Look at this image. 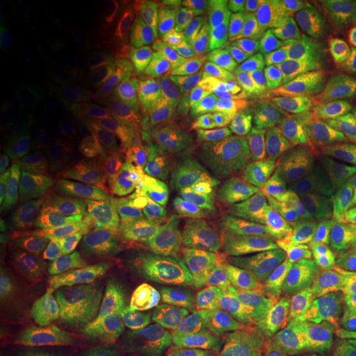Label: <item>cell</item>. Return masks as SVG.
I'll use <instances>...</instances> for the list:
<instances>
[{
  "instance_id": "1",
  "label": "cell",
  "mask_w": 356,
  "mask_h": 356,
  "mask_svg": "<svg viewBox=\"0 0 356 356\" xmlns=\"http://www.w3.org/2000/svg\"><path fill=\"white\" fill-rule=\"evenodd\" d=\"M149 266L202 325L222 311L269 305L281 289L269 271L243 261L222 245L182 254H153Z\"/></svg>"
},
{
  "instance_id": "2",
  "label": "cell",
  "mask_w": 356,
  "mask_h": 356,
  "mask_svg": "<svg viewBox=\"0 0 356 356\" xmlns=\"http://www.w3.org/2000/svg\"><path fill=\"white\" fill-rule=\"evenodd\" d=\"M44 289L64 327L99 329L119 317L127 301L123 269L95 252L54 257L44 269Z\"/></svg>"
},
{
  "instance_id": "3",
  "label": "cell",
  "mask_w": 356,
  "mask_h": 356,
  "mask_svg": "<svg viewBox=\"0 0 356 356\" xmlns=\"http://www.w3.org/2000/svg\"><path fill=\"white\" fill-rule=\"evenodd\" d=\"M204 327L240 356H315L339 350L321 325L271 305L222 311Z\"/></svg>"
},
{
  "instance_id": "4",
  "label": "cell",
  "mask_w": 356,
  "mask_h": 356,
  "mask_svg": "<svg viewBox=\"0 0 356 356\" xmlns=\"http://www.w3.org/2000/svg\"><path fill=\"white\" fill-rule=\"evenodd\" d=\"M143 129L151 140L163 184L184 198H198L214 177V154L208 139L191 121L178 115L153 111Z\"/></svg>"
},
{
  "instance_id": "5",
  "label": "cell",
  "mask_w": 356,
  "mask_h": 356,
  "mask_svg": "<svg viewBox=\"0 0 356 356\" xmlns=\"http://www.w3.org/2000/svg\"><path fill=\"white\" fill-rule=\"evenodd\" d=\"M301 56L309 99L343 72L356 44V4L346 0L309 2L299 10Z\"/></svg>"
},
{
  "instance_id": "6",
  "label": "cell",
  "mask_w": 356,
  "mask_h": 356,
  "mask_svg": "<svg viewBox=\"0 0 356 356\" xmlns=\"http://www.w3.org/2000/svg\"><path fill=\"white\" fill-rule=\"evenodd\" d=\"M344 210L343 186L273 212L264 228L266 250L281 264H299L337 226Z\"/></svg>"
},
{
  "instance_id": "7",
  "label": "cell",
  "mask_w": 356,
  "mask_h": 356,
  "mask_svg": "<svg viewBox=\"0 0 356 356\" xmlns=\"http://www.w3.org/2000/svg\"><path fill=\"white\" fill-rule=\"evenodd\" d=\"M346 210L337 226L281 281L280 295L293 305H303L334 285L343 267L356 254V175L344 180Z\"/></svg>"
},
{
  "instance_id": "8",
  "label": "cell",
  "mask_w": 356,
  "mask_h": 356,
  "mask_svg": "<svg viewBox=\"0 0 356 356\" xmlns=\"http://www.w3.org/2000/svg\"><path fill=\"white\" fill-rule=\"evenodd\" d=\"M140 218L166 254H182L224 243L214 220L198 204L168 188L147 192L140 200Z\"/></svg>"
},
{
  "instance_id": "9",
  "label": "cell",
  "mask_w": 356,
  "mask_h": 356,
  "mask_svg": "<svg viewBox=\"0 0 356 356\" xmlns=\"http://www.w3.org/2000/svg\"><path fill=\"white\" fill-rule=\"evenodd\" d=\"M343 186V172L334 163L317 153L287 151L273 156L264 168L259 178V202L273 214L311 196Z\"/></svg>"
},
{
  "instance_id": "10",
  "label": "cell",
  "mask_w": 356,
  "mask_h": 356,
  "mask_svg": "<svg viewBox=\"0 0 356 356\" xmlns=\"http://www.w3.org/2000/svg\"><path fill=\"white\" fill-rule=\"evenodd\" d=\"M259 198L255 168L242 159H232L214 172L206 191L194 202L214 220L224 242L242 236Z\"/></svg>"
},
{
  "instance_id": "11",
  "label": "cell",
  "mask_w": 356,
  "mask_h": 356,
  "mask_svg": "<svg viewBox=\"0 0 356 356\" xmlns=\"http://www.w3.org/2000/svg\"><path fill=\"white\" fill-rule=\"evenodd\" d=\"M46 135L42 107L30 89L14 81H0V143L6 153L26 159L38 151Z\"/></svg>"
},
{
  "instance_id": "12",
  "label": "cell",
  "mask_w": 356,
  "mask_h": 356,
  "mask_svg": "<svg viewBox=\"0 0 356 356\" xmlns=\"http://www.w3.org/2000/svg\"><path fill=\"white\" fill-rule=\"evenodd\" d=\"M212 102L218 121L229 139L242 149H259L269 143V119L252 93L229 81H212Z\"/></svg>"
},
{
  "instance_id": "13",
  "label": "cell",
  "mask_w": 356,
  "mask_h": 356,
  "mask_svg": "<svg viewBox=\"0 0 356 356\" xmlns=\"http://www.w3.org/2000/svg\"><path fill=\"white\" fill-rule=\"evenodd\" d=\"M65 198L83 210L103 208L113 196V180L103 159L91 149H67L58 166Z\"/></svg>"
},
{
  "instance_id": "14",
  "label": "cell",
  "mask_w": 356,
  "mask_h": 356,
  "mask_svg": "<svg viewBox=\"0 0 356 356\" xmlns=\"http://www.w3.org/2000/svg\"><path fill=\"white\" fill-rule=\"evenodd\" d=\"M111 149L125 177L143 194L163 188V177L145 129L133 121H121L111 135Z\"/></svg>"
},
{
  "instance_id": "15",
  "label": "cell",
  "mask_w": 356,
  "mask_h": 356,
  "mask_svg": "<svg viewBox=\"0 0 356 356\" xmlns=\"http://www.w3.org/2000/svg\"><path fill=\"white\" fill-rule=\"evenodd\" d=\"M299 309L317 318L341 350L356 356V299L332 285Z\"/></svg>"
},
{
  "instance_id": "16",
  "label": "cell",
  "mask_w": 356,
  "mask_h": 356,
  "mask_svg": "<svg viewBox=\"0 0 356 356\" xmlns=\"http://www.w3.org/2000/svg\"><path fill=\"white\" fill-rule=\"evenodd\" d=\"M0 356H50L46 325L22 299H16L2 318Z\"/></svg>"
},
{
  "instance_id": "17",
  "label": "cell",
  "mask_w": 356,
  "mask_h": 356,
  "mask_svg": "<svg viewBox=\"0 0 356 356\" xmlns=\"http://www.w3.org/2000/svg\"><path fill=\"white\" fill-rule=\"evenodd\" d=\"M172 297L175 293L168 283L151 269L133 318V337L137 343L154 344L165 334L172 317Z\"/></svg>"
},
{
  "instance_id": "18",
  "label": "cell",
  "mask_w": 356,
  "mask_h": 356,
  "mask_svg": "<svg viewBox=\"0 0 356 356\" xmlns=\"http://www.w3.org/2000/svg\"><path fill=\"white\" fill-rule=\"evenodd\" d=\"M86 32L83 16L72 2H60L51 8L50 16L40 36V46L46 58L58 60L72 56Z\"/></svg>"
},
{
  "instance_id": "19",
  "label": "cell",
  "mask_w": 356,
  "mask_h": 356,
  "mask_svg": "<svg viewBox=\"0 0 356 356\" xmlns=\"http://www.w3.org/2000/svg\"><path fill=\"white\" fill-rule=\"evenodd\" d=\"M133 36H135V42L140 51L145 54V58L156 70H161L178 89L188 91V93L194 91V83H192L191 76L186 74V70L180 64L177 51L172 50L170 42L156 26L151 22H135Z\"/></svg>"
},
{
  "instance_id": "20",
  "label": "cell",
  "mask_w": 356,
  "mask_h": 356,
  "mask_svg": "<svg viewBox=\"0 0 356 356\" xmlns=\"http://www.w3.org/2000/svg\"><path fill=\"white\" fill-rule=\"evenodd\" d=\"M24 58V48L20 36L16 34L13 22L2 13V24H0V67L4 76L18 74V65Z\"/></svg>"
},
{
  "instance_id": "21",
  "label": "cell",
  "mask_w": 356,
  "mask_h": 356,
  "mask_svg": "<svg viewBox=\"0 0 356 356\" xmlns=\"http://www.w3.org/2000/svg\"><path fill=\"white\" fill-rule=\"evenodd\" d=\"M50 356H105L99 339L81 331H67L60 337Z\"/></svg>"
},
{
  "instance_id": "22",
  "label": "cell",
  "mask_w": 356,
  "mask_h": 356,
  "mask_svg": "<svg viewBox=\"0 0 356 356\" xmlns=\"http://www.w3.org/2000/svg\"><path fill=\"white\" fill-rule=\"evenodd\" d=\"M337 113H339V123L343 127H348L356 137V58L350 70H348V76L344 79L343 89L339 93V99H337Z\"/></svg>"
},
{
  "instance_id": "23",
  "label": "cell",
  "mask_w": 356,
  "mask_h": 356,
  "mask_svg": "<svg viewBox=\"0 0 356 356\" xmlns=\"http://www.w3.org/2000/svg\"><path fill=\"white\" fill-rule=\"evenodd\" d=\"M334 287L346 293L348 297L356 299V254L350 257V261L339 273V277L334 281Z\"/></svg>"
},
{
  "instance_id": "24",
  "label": "cell",
  "mask_w": 356,
  "mask_h": 356,
  "mask_svg": "<svg viewBox=\"0 0 356 356\" xmlns=\"http://www.w3.org/2000/svg\"><path fill=\"white\" fill-rule=\"evenodd\" d=\"M315 356H353V355H348V353H344V350H334V353H327V355H315Z\"/></svg>"
}]
</instances>
